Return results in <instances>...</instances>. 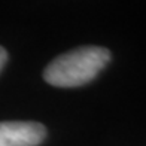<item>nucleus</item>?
<instances>
[{
  "label": "nucleus",
  "instance_id": "obj_3",
  "mask_svg": "<svg viewBox=\"0 0 146 146\" xmlns=\"http://www.w3.org/2000/svg\"><path fill=\"white\" fill-rule=\"evenodd\" d=\"M6 61H8V52H6V49L3 48V46H0V72H2Z\"/></svg>",
  "mask_w": 146,
  "mask_h": 146
},
{
  "label": "nucleus",
  "instance_id": "obj_2",
  "mask_svg": "<svg viewBox=\"0 0 146 146\" xmlns=\"http://www.w3.org/2000/svg\"><path fill=\"white\" fill-rule=\"evenodd\" d=\"M45 139L46 128L40 122H0V146H39Z\"/></svg>",
  "mask_w": 146,
  "mask_h": 146
},
{
  "label": "nucleus",
  "instance_id": "obj_1",
  "mask_svg": "<svg viewBox=\"0 0 146 146\" xmlns=\"http://www.w3.org/2000/svg\"><path fill=\"white\" fill-rule=\"evenodd\" d=\"M112 54L103 46H81L55 57L43 70L46 84L58 88H76L94 81L109 64Z\"/></svg>",
  "mask_w": 146,
  "mask_h": 146
}]
</instances>
